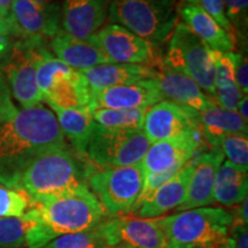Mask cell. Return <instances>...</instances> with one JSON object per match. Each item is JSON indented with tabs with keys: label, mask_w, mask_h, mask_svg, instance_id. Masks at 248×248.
Returning a JSON list of instances; mask_svg holds the SVG:
<instances>
[{
	"label": "cell",
	"mask_w": 248,
	"mask_h": 248,
	"mask_svg": "<svg viewBox=\"0 0 248 248\" xmlns=\"http://www.w3.org/2000/svg\"><path fill=\"white\" fill-rule=\"evenodd\" d=\"M38 222L27 237L26 247L42 248L60 235L97 226L110 216L86 183L30 202Z\"/></svg>",
	"instance_id": "cell-1"
},
{
	"label": "cell",
	"mask_w": 248,
	"mask_h": 248,
	"mask_svg": "<svg viewBox=\"0 0 248 248\" xmlns=\"http://www.w3.org/2000/svg\"><path fill=\"white\" fill-rule=\"evenodd\" d=\"M63 146L66 138L51 110L37 105L18 111L13 120L0 123V184L7 186L37 155Z\"/></svg>",
	"instance_id": "cell-2"
},
{
	"label": "cell",
	"mask_w": 248,
	"mask_h": 248,
	"mask_svg": "<svg viewBox=\"0 0 248 248\" xmlns=\"http://www.w3.org/2000/svg\"><path fill=\"white\" fill-rule=\"evenodd\" d=\"M67 146L52 148L24 164L6 187L23 192L31 201L84 184L90 173L85 162Z\"/></svg>",
	"instance_id": "cell-3"
},
{
	"label": "cell",
	"mask_w": 248,
	"mask_h": 248,
	"mask_svg": "<svg viewBox=\"0 0 248 248\" xmlns=\"http://www.w3.org/2000/svg\"><path fill=\"white\" fill-rule=\"evenodd\" d=\"M177 6V0H111L108 17L159 51L178 23Z\"/></svg>",
	"instance_id": "cell-4"
},
{
	"label": "cell",
	"mask_w": 248,
	"mask_h": 248,
	"mask_svg": "<svg viewBox=\"0 0 248 248\" xmlns=\"http://www.w3.org/2000/svg\"><path fill=\"white\" fill-rule=\"evenodd\" d=\"M169 248H212L228 235L230 212L201 207L157 218Z\"/></svg>",
	"instance_id": "cell-5"
},
{
	"label": "cell",
	"mask_w": 248,
	"mask_h": 248,
	"mask_svg": "<svg viewBox=\"0 0 248 248\" xmlns=\"http://www.w3.org/2000/svg\"><path fill=\"white\" fill-rule=\"evenodd\" d=\"M151 142L142 130L107 129L94 122L86 146V160L99 169L140 163Z\"/></svg>",
	"instance_id": "cell-6"
},
{
	"label": "cell",
	"mask_w": 248,
	"mask_h": 248,
	"mask_svg": "<svg viewBox=\"0 0 248 248\" xmlns=\"http://www.w3.org/2000/svg\"><path fill=\"white\" fill-rule=\"evenodd\" d=\"M88 186L109 216L129 214L138 200L145 182L142 164L95 169L88 177Z\"/></svg>",
	"instance_id": "cell-7"
},
{
	"label": "cell",
	"mask_w": 248,
	"mask_h": 248,
	"mask_svg": "<svg viewBox=\"0 0 248 248\" xmlns=\"http://www.w3.org/2000/svg\"><path fill=\"white\" fill-rule=\"evenodd\" d=\"M46 39L20 38L14 40L11 58L1 73L4 74L13 97L23 108H30L43 101L37 84V67L46 54Z\"/></svg>",
	"instance_id": "cell-8"
},
{
	"label": "cell",
	"mask_w": 248,
	"mask_h": 248,
	"mask_svg": "<svg viewBox=\"0 0 248 248\" xmlns=\"http://www.w3.org/2000/svg\"><path fill=\"white\" fill-rule=\"evenodd\" d=\"M163 62L193 79L213 98L215 85L210 48L183 22L176 24L172 31Z\"/></svg>",
	"instance_id": "cell-9"
},
{
	"label": "cell",
	"mask_w": 248,
	"mask_h": 248,
	"mask_svg": "<svg viewBox=\"0 0 248 248\" xmlns=\"http://www.w3.org/2000/svg\"><path fill=\"white\" fill-rule=\"evenodd\" d=\"M102 53L106 55L109 63L148 64L156 67L160 59L157 51L145 39L119 24H109L101 28L90 37Z\"/></svg>",
	"instance_id": "cell-10"
},
{
	"label": "cell",
	"mask_w": 248,
	"mask_h": 248,
	"mask_svg": "<svg viewBox=\"0 0 248 248\" xmlns=\"http://www.w3.org/2000/svg\"><path fill=\"white\" fill-rule=\"evenodd\" d=\"M11 36L20 38L52 39L61 28V7L39 5L32 0H13L7 18Z\"/></svg>",
	"instance_id": "cell-11"
},
{
	"label": "cell",
	"mask_w": 248,
	"mask_h": 248,
	"mask_svg": "<svg viewBox=\"0 0 248 248\" xmlns=\"http://www.w3.org/2000/svg\"><path fill=\"white\" fill-rule=\"evenodd\" d=\"M142 131L151 144L199 131L198 113L173 101L162 100L147 109Z\"/></svg>",
	"instance_id": "cell-12"
},
{
	"label": "cell",
	"mask_w": 248,
	"mask_h": 248,
	"mask_svg": "<svg viewBox=\"0 0 248 248\" xmlns=\"http://www.w3.org/2000/svg\"><path fill=\"white\" fill-rule=\"evenodd\" d=\"M202 145L200 131L186 133L181 137L152 142L141 161L146 173H160L179 170L191 161Z\"/></svg>",
	"instance_id": "cell-13"
},
{
	"label": "cell",
	"mask_w": 248,
	"mask_h": 248,
	"mask_svg": "<svg viewBox=\"0 0 248 248\" xmlns=\"http://www.w3.org/2000/svg\"><path fill=\"white\" fill-rule=\"evenodd\" d=\"M163 100V95L153 79L141 80L130 85L91 91L90 110L107 108V109H137L150 108Z\"/></svg>",
	"instance_id": "cell-14"
},
{
	"label": "cell",
	"mask_w": 248,
	"mask_h": 248,
	"mask_svg": "<svg viewBox=\"0 0 248 248\" xmlns=\"http://www.w3.org/2000/svg\"><path fill=\"white\" fill-rule=\"evenodd\" d=\"M111 0H63L61 28L69 35L86 39L104 26Z\"/></svg>",
	"instance_id": "cell-15"
},
{
	"label": "cell",
	"mask_w": 248,
	"mask_h": 248,
	"mask_svg": "<svg viewBox=\"0 0 248 248\" xmlns=\"http://www.w3.org/2000/svg\"><path fill=\"white\" fill-rule=\"evenodd\" d=\"M224 157V154L218 147H212L210 151L204 152L199 156H194V167L187 186V193L184 202L177 210L184 212L201 208L214 202V183Z\"/></svg>",
	"instance_id": "cell-16"
},
{
	"label": "cell",
	"mask_w": 248,
	"mask_h": 248,
	"mask_svg": "<svg viewBox=\"0 0 248 248\" xmlns=\"http://www.w3.org/2000/svg\"><path fill=\"white\" fill-rule=\"evenodd\" d=\"M157 75L153 79L163 98L200 113L215 104L193 79L164 63L156 66Z\"/></svg>",
	"instance_id": "cell-17"
},
{
	"label": "cell",
	"mask_w": 248,
	"mask_h": 248,
	"mask_svg": "<svg viewBox=\"0 0 248 248\" xmlns=\"http://www.w3.org/2000/svg\"><path fill=\"white\" fill-rule=\"evenodd\" d=\"M177 13L183 23L212 51L232 52L234 48L233 37L201 7L198 0H181Z\"/></svg>",
	"instance_id": "cell-18"
},
{
	"label": "cell",
	"mask_w": 248,
	"mask_h": 248,
	"mask_svg": "<svg viewBox=\"0 0 248 248\" xmlns=\"http://www.w3.org/2000/svg\"><path fill=\"white\" fill-rule=\"evenodd\" d=\"M80 73L84 75L91 91H100L154 79L157 75V68L148 64L102 63Z\"/></svg>",
	"instance_id": "cell-19"
},
{
	"label": "cell",
	"mask_w": 248,
	"mask_h": 248,
	"mask_svg": "<svg viewBox=\"0 0 248 248\" xmlns=\"http://www.w3.org/2000/svg\"><path fill=\"white\" fill-rule=\"evenodd\" d=\"M119 246L128 248H169L157 218L129 215L113 217Z\"/></svg>",
	"instance_id": "cell-20"
},
{
	"label": "cell",
	"mask_w": 248,
	"mask_h": 248,
	"mask_svg": "<svg viewBox=\"0 0 248 248\" xmlns=\"http://www.w3.org/2000/svg\"><path fill=\"white\" fill-rule=\"evenodd\" d=\"M193 167L194 157L164 183L146 202L142 203L136 215L141 218H159L171 209H177L186 198Z\"/></svg>",
	"instance_id": "cell-21"
},
{
	"label": "cell",
	"mask_w": 248,
	"mask_h": 248,
	"mask_svg": "<svg viewBox=\"0 0 248 248\" xmlns=\"http://www.w3.org/2000/svg\"><path fill=\"white\" fill-rule=\"evenodd\" d=\"M59 60L71 69L84 71L102 63H109L106 55L90 38L79 39L60 29L49 43Z\"/></svg>",
	"instance_id": "cell-22"
},
{
	"label": "cell",
	"mask_w": 248,
	"mask_h": 248,
	"mask_svg": "<svg viewBox=\"0 0 248 248\" xmlns=\"http://www.w3.org/2000/svg\"><path fill=\"white\" fill-rule=\"evenodd\" d=\"M43 100L66 109L90 110L91 89L84 75L73 69L54 80Z\"/></svg>",
	"instance_id": "cell-23"
},
{
	"label": "cell",
	"mask_w": 248,
	"mask_h": 248,
	"mask_svg": "<svg viewBox=\"0 0 248 248\" xmlns=\"http://www.w3.org/2000/svg\"><path fill=\"white\" fill-rule=\"evenodd\" d=\"M198 125L202 138L213 147L223 136L231 133H247V121L238 111L229 110L214 104L198 113Z\"/></svg>",
	"instance_id": "cell-24"
},
{
	"label": "cell",
	"mask_w": 248,
	"mask_h": 248,
	"mask_svg": "<svg viewBox=\"0 0 248 248\" xmlns=\"http://www.w3.org/2000/svg\"><path fill=\"white\" fill-rule=\"evenodd\" d=\"M48 106L55 113V117L64 138L69 139L70 144L75 148L76 154L80 159H86V146L94 124L91 111L66 109L52 104H48Z\"/></svg>",
	"instance_id": "cell-25"
},
{
	"label": "cell",
	"mask_w": 248,
	"mask_h": 248,
	"mask_svg": "<svg viewBox=\"0 0 248 248\" xmlns=\"http://www.w3.org/2000/svg\"><path fill=\"white\" fill-rule=\"evenodd\" d=\"M247 171L238 168L228 160L223 161L214 183V201L226 207L239 204L247 198Z\"/></svg>",
	"instance_id": "cell-26"
},
{
	"label": "cell",
	"mask_w": 248,
	"mask_h": 248,
	"mask_svg": "<svg viewBox=\"0 0 248 248\" xmlns=\"http://www.w3.org/2000/svg\"><path fill=\"white\" fill-rule=\"evenodd\" d=\"M119 247L113 217L88 230L60 235L42 248H115Z\"/></svg>",
	"instance_id": "cell-27"
},
{
	"label": "cell",
	"mask_w": 248,
	"mask_h": 248,
	"mask_svg": "<svg viewBox=\"0 0 248 248\" xmlns=\"http://www.w3.org/2000/svg\"><path fill=\"white\" fill-rule=\"evenodd\" d=\"M38 222L33 208L20 217H0V248H21L27 244L31 229Z\"/></svg>",
	"instance_id": "cell-28"
},
{
	"label": "cell",
	"mask_w": 248,
	"mask_h": 248,
	"mask_svg": "<svg viewBox=\"0 0 248 248\" xmlns=\"http://www.w3.org/2000/svg\"><path fill=\"white\" fill-rule=\"evenodd\" d=\"M148 108L137 109H107L92 111L93 121L99 125L114 130H142L145 114Z\"/></svg>",
	"instance_id": "cell-29"
},
{
	"label": "cell",
	"mask_w": 248,
	"mask_h": 248,
	"mask_svg": "<svg viewBox=\"0 0 248 248\" xmlns=\"http://www.w3.org/2000/svg\"><path fill=\"white\" fill-rule=\"evenodd\" d=\"M216 147L221 148L228 161L238 168L248 169V139L247 133H231L223 136Z\"/></svg>",
	"instance_id": "cell-30"
},
{
	"label": "cell",
	"mask_w": 248,
	"mask_h": 248,
	"mask_svg": "<svg viewBox=\"0 0 248 248\" xmlns=\"http://www.w3.org/2000/svg\"><path fill=\"white\" fill-rule=\"evenodd\" d=\"M214 64V85L215 89L228 88L235 84V67L238 53L233 52H218L210 49Z\"/></svg>",
	"instance_id": "cell-31"
},
{
	"label": "cell",
	"mask_w": 248,
	"mask_h": 248,
	"mask_svg": "<svg viewBox=\"0 0 248 248\" xmlns=\"http://www.w3.org/2000/svg\"><path fill=\"white\" fill-rule=\"evenodd\" d=\"M70 67L64 64L63 62L59 60L52 55L51 52H48L44 58L40 60L37 67V84L42 92V95L47 93V91L53 84V82L58 77H60L64 74H68L71 71Z\"/></svg>",
	"instance_id": "cell-32"
},
{
	"label": "cell",
	"mask_w": 248,
	"mask_h": 248,
	"mask_svg": "<svg viewBox=\"0 0 248 248\" xmlns=\"http://www.w3.org/2000/svg\"><path fill=\"white\" fill-rule=\"evenodd\" d=\"M30 208V199L23 192L0 184V217H20Z\"/></svg>",
	"instance_id": "cell-33"
},
{
	"label": "cell",
	"mask_w": 248,
	"mask_h": 248,
	"mask_svg": "<svg viewBox=\"0 0 248 248\" xmlns=\"http://www.w3.org/2000/svg\"><path fill=\"white\" fill-rule=\"evenodd\" d=\"M226 17L230 21L235 35L246 36L248 0H223Z\"/></svg>",
	"instance_id": "cell-34"
},
{
	"label": "cell",
	"mask_w": 248,
	"mask_h": 248,
	"mask_svg": "<svg viewBox=\"0 0 248 248\" xmlns=\"http://www.w3.org/2000/svg\"><path fill=\"white\" fill-rule=\"evenodd\" d=\"M201 7L212 16L217 23L224 29L231 37H235L234 29L232 28L230 21L226 17L225 7L223 0H198Z\"/></svg>",
	"instance_id": "cell-35"
},
{
	"label": "cell",
	"mask_w": 248,
	"mask_h": 248,
	"mask_svg": "<svg viewBox=\"0 0 248 248\" xmlns=\"http://www.w3.org/2000/svg\"><path fill=\"white\" fill-rule=\"evenodd\" d=\"M18 113L12 100V93L9 90L4 74L0 71V123L9 122L13 120Z\"/></svg>",
	"instance_id": "cell-36"
},
{
	"label": "cell",
	"mask_w": 248,
	"mask_h": 248,
	"mask_svg": "<svg viewBox=\"0 0 248 248\" xmlns=\"http://www.w3.org/2000/svg\"><path fill=\"white\" fill-rule=\"evenodd\" d=\"M243 93L238 88L237 84H233L228 88L215 89V93L213 95L214 102L216 101V105L219 107L225 108V109L237 111L239 101L243 98Z\"/></svg>",
	"instance_id": "cell-37"
},
{
	"label": "cell",
	"mask_w": 248,
	"mask_h": 248,
	"mask_svg": "<svg viewBox=\"0 0 248 248\" xmlns=\"http://www.w3.org/2000/svg\"><path fill=\"white\" fill-rule=\"evenodd\" d=\"M212 248H248L247 225L232 224L228 235Z\"/></svg>",
	"instance_id": "cell-38"
},
{
	"label": "cell",
	"mask_w": 248,
	"mask_h": 248,
	"mask_svg": "<svg viewBox=\"0 0 248 248\" xmlns=\"http://www.w3.org/2000/svg\"><path fill=\"white\" fill-rule=\"evenodd\" d=\"M248 68H247V58L246 55L243 53H238V61H237V67H235V84L241 91V93L245 95H247L248 92Z\"/></svg>",
	"instance_id": "cell-39"
},
{
	"label": "cell",
	"mask_w": 248,
	"mask_h": 248,
	"mask_svg": "<svg viewBox=\"0 0 248 248\" xmlns=\"http://www.w3.org/2000/svg\"><path fill=\"white\" fill-rule=\"evenodd\" d=\"M13 44V36H0V70L5 67V64L7 63L9 58H11Z\"/></svg>",
	"instance_id": "cell-40"
},
{
	"label": "cell",
	"mask_w": 248,
	"mask_h": 248,
	"mask_svg": "<svg viewBox=\"0 0 248 248\" xmlns=\"http://www.w3.org/2000/svg\"><path fill=\"white\" fill-rule=\"evenodd\" d=\"M237 208H235L234 214L231 213L232 218V224H240V225H247L248 219H247V198L243 202L237 204Z\"/></svg>",
	"instance_id": "cell-41"
},
{
	"label": "cell",
	"mask_w": 248,
	"mask_h": 248,
	"mask_svg": "<svg viewBox=\"0 0 248 248\" xmlns=\"http://www.w3.org/2000/svg\"><path fill=\"white\" fill-rule=\"evenodd\" d=\"M13 0H0V17L6 20L11 11V6Z\"/></svg>",
	"instance_id": "cell-42"
},
{
	"label": "cell",
	"mask_w": 248,
	"mask_h": 248,
	"mask_svg": "<svg viewBox=\"0 0 248 248\" xmlns=\"http://www.w3.org/2000/svg\"><path fill=\"white\" fill-rule=\"evenodd\" d=\"M247 95H243V98H241V100L239 101V105H238V108H237V111L240 114L241 116L244 117L245 120H248V114H247Z\"/></svg>",
	"instance_id": "cell-43"
},
{
	"label": "cell",
	"mask_w": 248,
	"mask_h": 248,
	"mask_svg": "<svg viewBox=\"0 0 248 248\" xmlns=\"http://www.w3.org/2000/svg\"><path fill=\"white\" fill-rule=\"evenodd\" d=\"M6 35H11V31H9L7 21L0 17V36H6Z\"/></svg>",
	"instance_id": "cell-44"
},
{
	"label": "cell",
	"mask_w": 248,
	"mask_h": 248,
	"mask_svg": "<svg viewBox=\"0 0 248 248\" xmlns=\"http://www.w3.org/2000/svg\"><path fill=\"white\" fill-rule=\"evenodd\" d=\"M32 1H35V2H37V4H39V5H45V4H47L48 0H32Z\"/></svg>",
	"instance_id": "cell-45"
},
{
	"label": "cell",
	"mask_w": 248,
	"mask_h": 248,
	"mask_svg": "<svg viewBox=\"0 0 248 248\" xmlns=\"http://www.w3.org/2000/svg\"><path fill=\"white\" fill-rule=\"evenodd\" d=\"M115 248H128V247H124V246H119V247H115Z\"/></svg>",
	"instance_id": "cell-46"
}]
</instances>
